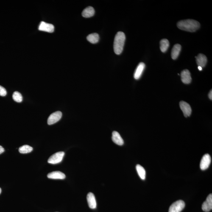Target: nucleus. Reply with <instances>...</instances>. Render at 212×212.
Listing matches in <instances>:
<instances>
[{
	"label": "nucleus",
	"mask_w": 212,
	"mask_h": 212,
	"mask_svg": "<svg viewBox=\"0 0 212 212\" xmlns=\"http://www.w3.org/2000/svg\"><path fill=\"white\" fill-rule=\"evenodd\" d=\"M47 177L50 179L63 180L66 178V176L63 173L60 171H54L48 174Z\"/></svg>",
	"instance_id": "nucleus-14"
},
{
	"label": "nucleus",
	"mask_w": 212,
	"mask_h": 212,
	"mask_svg": "<svg viewBox=\"0 0 212 212\" xmlns=\"http://www.w3.org/2000/svg\"><path fill=\"white\" fill-rule=\"evenodd\" d=\"M181 76L182 81L183 83L188 84L191 83L192 78L191 73L188 70L185 69L182 71Z\"/></svg>",
	"instance_id": "nucleus-10"
},
{
	"label": "nucleus",
	"mask_w": 212,
	"mask_h": 212,
	"mask_svg": "<svg viewBox=\"0 0 212 212\" xmlns=\"http://www.w3.org/2000/svg\"><path fill=\"white\" fill-rule=\"evenodd\" d=\"M62 113L61 112L57 111L51 114L48 118L47 123L49 125H51L58 122L61 119Z\"/></svg>",
	"instance_id": "nucleus-5"
},
{
	"label": "nucleus",
	"mask_w": 212,
	"mask_h": 212,
	"mask_svg": "<svg viewBox=\"0 0 212 212\" xmlns=\"http://www.w3.org/2000/svg\"><path fill=\"white\" fill-rule=\"evenodd\" d=\"M7 94V92L6 89L0 85V96H5Z\"/></svg>",
	"instance_id": "nucleus-23"
},
{
	"label": "nucleus",
	"mask_w": 212,
	"mask_h": 212,
	"mask_svg": "<svg viewBox=\"0 0 212 212\" xmlns=\"http://www.w3.org/2000/svg\"><path fill=\"white\" fill-rule=\"evenodd\" d=\"M145 66H146V65L142 62L139 64L134 74V78L135 79L138 80L140 78L144 71Z\"/></svg>",
	"instance_id": "nucleus-11"
},
{
	"label": "nucleus",
	"mask_w": 212,
	"mask_h": 212,
	"mask_svg": "<svg viewBox=\"0 0 212 212\" xmlns=\"http://www.w3.org/2000/svg\"><path fill=\"white\" fill-rule=\"evenodd\" d=\"M87 200L89 207L92 209H96V202L94 195L93 193H88L87 196Z\"/></svg>",
	"instance_id": "nucleus-12"
},
{
	"label": "nucleus",
	"mask_w": 212,
	"mask_h": 212,
	"mask_svg": "<svg viewBox=\"0 0 212 212\" xmlns=\"http://www.w3.org/2000/svg\"><path fill=\"white\" fill-rule=\"evenodd\" d=\"M209 99L210 100H211L212 99V90H210V91L209 92Z\"/></svg>",
	"instance_id": "nucleus-25"
},
{
	"label": "nucleus",
	"mask_w": 212,
	"mask_h": 212,
	"mask_svg": "<svg viewBox=\"0 0 212 212\" xmlns=\"http://www.w3.org/2000/svg\"><path fill=\"white\" fill-rule=\"evenodd\" d=\"M39 29L44 32L52 33L54 31V26L52 24L42 21L39 26Z\"/></svg>",
	"instance_id": "nucleus-8"
},
{
	"label": "nucleus",
	"mask_w": 212,
	"mask_h": 212,
	"mask_svg": "<svg viewBox=\"0 0 212 212\" xmlns=\"http://www.w3.org/2000/svg\"><path fill=\"white\" fill-rule=\"evenodd\" d=\"M181 50V46L177 44L174 45L171 51V57L173 60H176L178 57Z\"/></svg>",
	"instance_id": "nucleus-16"
},
{
	"label": "nucleus",
	"mask_w": 212,
	"mask_h": 212,
	"mask_svg": "<svg viewBox=\"0 0 212 212\" xmlns=\"http://www.w3.org/2000/svg\"><path fill=\"white\" fill-rule=\"evenodd\" d=\"M211 163V157L208 154L203 156L200 163V167L202 170H205L209 167Z\"/></svg>",
	"instance_id": "nucleus-6"
},
{
	"label": "nucleus",
	"mask_w": 212,
	"mask_h": 212,
	"mask_svg": "<svg viewBox=\"0 0 212 212\" xmlns=\"http://www.w3.org/2000/svg\"><path fill=\"white\" fill-rule=\"evenodd\" d=\"M112 140L116 144L121 146L124 144V141L119 134L116 131H114L112 134Z\"/></svg>",
	"instance_id": "nucleus-15"
},
{
	"label": "nucleus",
	"mask_w": 212,
	"mask_h": 212,
	"mask_svg": "<svg viewBox=\"0 0 212 212\" xmlns=\"http://www.w3.org/2000/svg\"><path fill=\"white\" fill-rule=\"evenodd\" d=\"M87 40L90 43L96 44L98 43L99 40V35L97 33H93L87 36Z\"/></svg>",
	"instance_id": "nucleus-19"
},
{
	"label": "nucleus",
	"mask_w": 212,
	"mask_h": 212,
	"mask_svg": "<svg viewBox=\"0 0 212 212\" xmlns=\"http://www.w3.org/2000/svg\"><path fill=\"white\" fill-rule=\"evenodd\" d=\"M136 169L139 176L142 180H144L146 179V171L144 168L140 165H137Z\"/></svg>",
	"instance_id": "nucleus-20"
},
{
	"label": "nucleus",
	"mask_w": 212,
	"mask_h": 212,
	"mask_svg": "<svg viewBox=\"0 0 212 212\" xmlns=\"http://www.w3.org/2000/svg\"><path fill=\"white\" fill-rule=\"evenodd\" d=\"M95 10L92 7H88L84 9L82 12V16L85 18H89L93 17L94 15Z\"/></svg>",
	"instance_id": "nucleus-17"
},
{
	"label": "nucleus",
	"mask_w": 212,
	"mask_h": 212,
	"mask_svg": "<svg viewBox=\"0 0 212 212\" xmlns=\"http://www.w3.org/2000/svg\"><path fill=\"white\" fill-rule=\"evenodd\" d=\"M65 155V152H59L53 154L48 159V162L50 164H56L60 163L63 160Z\"/></svg>",
	"instance_id": "nucleus-3"
},
{
	"label": "nucleus",
	"mask_w": 212,
	"mask_h": 212,
	"mask_svg": "<svg viewBox=\"0 0 212 212\" xmlns=\"http://www.w3.org/2000/svg\"><path fill=\"white\" fill-rule=\"evenodd\" d=\"M195 57L198 66H200L202 68L205 66L207 63V58L205 55L200 54Z\"/></svg>",
	"instance_id": "nucleus-13"
},
{
	"label": "nucleus",
	"mask_w": 212,
	"mask_h": 212,
	"mask_svg": "<svg viewBox=\"0 0 212 212\" xmlns=\"http://www.w3.org/2000/svg\"><path fill=\"white\" fill-rule=\"evenodd\" d=\"M198 69H199V71H202V68L200 66H198Z\"/></svg>",
	"instance_id": "nucleus-26"
},
{
	"label": "nucleus",
	"mask_w": 212,
	"mask_h": 212,
	"mask_svg": "<svg viewBox=\"0 0 212 212\" xmlns=\"http://www.w3.org/2000/svg\"><path fill=\"white\" fill-rule=\"evenodd\" d=\"M1 188H0V194H1Z\"/></svg>",
	"instance_id": "nucleus-27"
},
{
	"label": "nucleus",
	"mask_w": 212,
	"mask_h": 212,
	"mask_svg": "<svg viewBox=\"0 0 212 212\" xmlns=\"http://www.w3.org/2000/svg\"><path fill=\"white\" fill-rule=\"evenodd\" d=\"M14 101L17 102L21 103L23 101V97L19 92L15 91L13 93L12 96Z\"/></svg>",
	"instance_id": "nucleus-22"
},
{
	"label": "nucleus",
	"mask_w": 212,
	"mask_h": 212,
	"mask_svg": "<svg viewBox=\"0 0 212 212\" xmlns=\"http://www.w3.org/2000/svg\"><path fill=\"white\" fill-rule=\"evenodd\" d=\"M177 27L181 30L189 32H194L200 27L199 22L193 19L182 20L177 23Z\"/></svg>",
	"instance_id": "nucleus-1"
},
{
	"label": "nucleus",
	"mask_w": 212,
	"mask_h": 212,
	"mask_svg": "<svg viewBox=\"0 0 212 212\" xmlns=\"http://www.w3.org/2000/svg\"><path fill=\"white\" fill-rule=\"evenodd\" d=\"M202 209L203 211L208 212L212 209V195L210 194L207 196L206 199L202 205Z\"/></svg>",
	"instance_id": "nucleus-9"
},
{
	"label": "nucleus",
	"mask_w": 212,
	"mask_h": 212,
	"mask_svg": "<svg viewBox=\"0 0 212 212\" xmlns=\"http://www.w3.org/2000/svg\"><path fill=\"white\" fill-rule=\"evenodd\" d=\"M4 152V149L3 146H0V154Z\"/></svg>",
	"instance_id": "nucleus-24"
},
{
	"label": "nucleus",
	"mask_w": 212,
	"mask_h": 212,
	"mask_svg": "<svg viewBox=\"0 0 212 212\" xmlns=\"http://www.w3.org/2000/svg\"><path fill=\"white\" fill-rule=\"evenodd\" d=\"M33 148L28 145H24L21 146L19 149V151L21 154H26L32 152L33 151Z\"/></svg>",
	"instance_id": "nucleus-21"
},
{
	"label": "nucleus",
	"mask_w": 212,
	"mask_h": 212,
	"mask_svg": "<svg viewBox=\"0 0 212 212\" xmlns=\"http://www.w3.org/2000/svg\"><path fill=\"white\" fill-rule=\"evenodd\" d=\"M185 203L182 200L176 201L170 207L169 212H181L184 208Z\"/></svg>",
	"instance_id": "nucleus-4"
},
{
	"label": "nucleus",
	"mask_w": 212,
	"mask_h": 212,
	"mask_svg": "<svg viewBox=\"0 0 212 212\" xmlns=\"http://www.w3.org/2000/svg\"><path fill=\"white\" fill-rule=\"evenodd\" d=\"M125 40V35L124 32H118L115 36L114 50L115 54L120 55L122 53Z\"/></svg>",
	"instance_id": "nucleus-2"
},
{
	"label": "nucleus",
	"mask_w": 212,
	"mask_h": 212,
	"mask_svg": "<svg viewBox=\"0 0 212 212\" xmlns=\"http://www.w3.org/2000/svg\"><path fill=\"white\" fill-rule=\"evenodd\" d=\"M169 46V42L167 39H162L160 42V48L162 52H166Z\"/></svg>",
	"instance_id": "nucleus-18"
},
{
	"label": "nucleus",
	"mask_w": 212,
	"mask_h": 212,
	"mask_svg": "<svg viewBox=\"0 0 212 212\" xmlns=\"http://www.w3.org/2000/svg\"><path fill=\"white\" fill-rule=\"evenodd\" d=\"M181 109L183 112L185 117H188L191 115L192 109L189 104L185 101H182L180 103Z\"/></svg>",
	"instance_id": "nucleus-7"
}]
</instances>
